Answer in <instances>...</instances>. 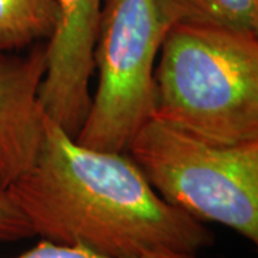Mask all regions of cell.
I'll use <instances>...</instances> for the list:
<instances>
[{
    "instance_id": "obj_7",
    "label": "cell",
    "mask_w": 258,
    "mask_h": 258,
    "mask_svg": "<svg viewBox=\"0 0 258 258\" xmlns=\"http://www.w3.org/2000/svg\"><path fill=\"white\" fill-rule=\"evenodd\" d=\"M166 32L178 25L258 32V0H155Z\"/></svg>"
},
{
    "instance_id": "obj_10",
    "label": "cell",
    "mask_w": 258,
    "mask_h": 258,
    "mask_svg": "<svg viewBox=\"0 0 258 258\" xmlns=\"http://www.w3.org/2000/svg\"><path fill=\"white\" fill-rule=\"evenodd\" d=\"M15 258H105L79 247L59 245L55 242L40 240L33 248ZM161 258H201V257H161Z\"/></svg>"
},
{
    "instance_id": "obj_8",
    "label": "cell",
    "mask_w": 258,
    "mask_h": 258,
    "mask_svg": "<svg viewBox=\"0 0 258 258\" xmlns=\"http://www.w3.org/2000/svg\"><path fill=\"white\" fill-rule=\"evenodd\" d=\"M56 22V0H0V53L47 42Z\"/></svg>"
},
{
    "instance_id": "obj_1",
    "label": "cell",
    "mask_w": 258,
    "mask_h": 258,
    "mask_svg": "<svg viewBox=\"0 0 258 258\" xmlns=\"http://www.w3.org/2000/svg\"><path fill=\"white\" fill-rule=\"evenodd\" d=\"M35 235L105 258L200 257L204 222L165 203L126 152L92 149L46 116L35 164L8 189Z\"/></svg>"
},
{
    "instance_id": "obj_2",
    "label": "cell",
    "mask_w": 258,
    "mask_h": 258,
    "mask_svg": "<svg viewBox=\"0 0 258 258\" xmlns=\"http://www.w3.org/2000/svg\"><path fill=\"white\" fill-rule=\"evenodd\" d=\"M258 32L178 25L154 69L152 116L194 137L258 141Z\"/></svg>"
},
{
    "instance_id": "obj_4",
    "label": "cell",
    "mask_w": 258,
    "mask_h": 258,
    "mask_svg": "<svg viewBox=\"0 0 258 258\" xmlns=\"http://www.w3.org/2000/svg\"><path fill=\"white\" fill-rule=\"evenodd\" d=\"M166 29L155 0H105L93 49L98 86L75 139L85 147L126 152L152 116L154 69Z\"/></svg>"
},
{
    "instance_id": "obj_5",
    "label": "cell",
    "mask_w": 258,
    "mask_h": 258,
    "mask_svg": "<svg viewBox=\"0 0 258 258\" xmlns=\"http://www.w3.org/2000/svg\"><path fill=\"white\" fill-rule=\"evenodd\" d=\"M57 22L45 45L39 99L49 119L76 137L91 105L89 82L103 0H56Z\"/></svg>"
},
{
    "instance_id": "obj_9",
    "label": "cell",
    "mask_w": 258,
    "mask_h": 258,
    "mask_svg": "<svg viewBox=\"0 0 258 258\" xmlns=\"http://www.w3.org/2000/svg\"><path fill=\"white\" fill-rule=\"evenodd\" d=\"M35 237L25 214L8 191H0V242L26 240Z\"/></svg>"
},
{
    "instance_id": "obj_6",
    "label": "cell",
    "mask_w": 258,
    "mask_h": 258,
    "mask_svg": "<svg viewBox=\"0 0 258 258\" xmlns=\"http://www.w3.org/2000/svg\"><path fill=\"white\" fill-rule=\"evenodd\" d=\"M46 52L0 53V191H8L35 164L45 137L46 115L39 91Z\"/></svg>"
},
{
    "instance_id": "obj_3",
    "label": "cell",
    "mask_w": 258,
    "mask_h": 258,
    "mask_svg": "<svg viewBox=\"0 0 258 258\" xmlns=\"http://www.w3.org/2000/svg\"><path fill=\"white\" fill-rule=\"evenodd\" d=\"M126 152L165 203L257 245L258 141L222 145L149 118Z\"/></svg>"
}]
</instances>
